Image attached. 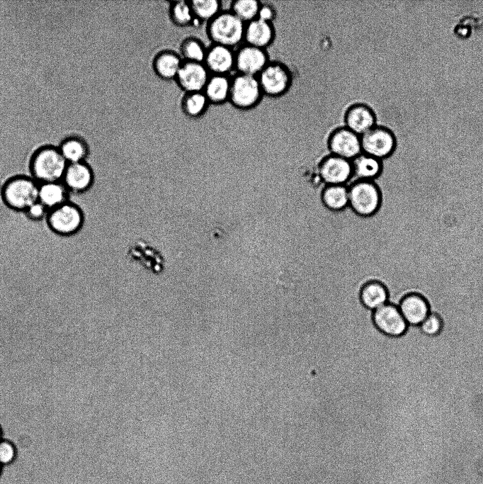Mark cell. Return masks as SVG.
<instances>
[{
  "mask_svg": "<svg viewBox=\"0 0 483 484\" xmlns=\"http://www.w3.org/2000/svg\"><path fill=\"white\" fill-rule=\"evenodd\" d=\"M351 161L329 154L320 164L319 173L327 185H345L352 176Z\"/></svg>",
  "mask_w": 483,
  "mask_h": 484,
  "instance_id": "14",
  "label": "cell"
},
{
  "mask_svg": "<svg viewBox=\"0 0 483 484\" xmlns=\"http://www.w3.org/2000/svg\"><path fill=\"white\" fill-rule=\"evenodd\" d=\"M16 456V449L13 442L7 439L0 441V463L9 464L13 461Z\"/></svg>",
  "mask_w": 483,
  "mask_h": 484,
  "instance_id": "32",
  "label": "cell"
},
{
  "mask_svg": "<svg viewBox=\"0 0 483 484\" xmlns=\"http://www.w3.org/2000/svg\"><path fill=\"white\" fill-rule=\"evenodd\" d=\"M171 21L178 27L190 26L195 19L190 1H174L169 6Z\"/></svg>",
  "mask_w": 483,
  "mask_h": 484,
  "instance_id": "28",
  "label": "cell"
},
{
  "mask_svg": "<svg viewBox=\"0 0 483 484\" xmlns=\"http://www.w3.org/2000/svg\"><path fill=\"white\" fill-rule=\"evenodd\" d=\"M273 37L271 23L256 18L246 23L244 40L247 45L264 49L271 43Z\"/></svg>",
  "mask_w": 483,
  "mask_h": 484,
  "instance_id": "19",
  "label": "cell"
},
{
  "mask_svg": "<svg viewBox=\"0 0 483 484\" xmlns=\"http://www.w3.org/2000/svg\"><path fill=\"white\" fill-rule=\"evenodd\" d=\"M207 48L195 37L184 39L180 45V55L183 61L204 63Z\"/></svg>",
  "mask_w": 483,
  "mask_h": 484,
  "instance_id": "27",
  "label": "cell"
},
{
  "mask_svg": "<svg viewBox=\"0 0 483 484\" xmlns=\"http://www.w3.org/2000/svg\"><path fill=\"white\" fill-rule=\"evenodd\" d=\"M195 18L202 21H210L221 11V2L218 0L190 1Z\"/></svg>",
  "mask_w": 483,
  "mask_h": 484,
  "instance_id": "29",
  "label": "cell"
},
{
  "mask_svg": "<svg viewBox=\"0 0 483 484\" xmlns=\"http://www.w3.org/2000/svg\"><path fill=\"white\" fill-rule=\"evenodd\" d=\"M352 176L345 184L347 187L359 181H370L381 171V161L365 153L351 160Z\"/></svg>",
  "mask_w": 483,
  "mask_h": 484,
  "instance_id": "18",
  "label": "cell"
},
{
  "mask_svg": "<svg viewBox=\"0 0 483 484\" xmlns=\"http://www.w3.org/2000/svg\"><path fill=\"white\" fill-rule=\"evenodd\" d=\"M62 181L69 193H83L93 186L94 173L86 162L68 164Z\"/></svg>",
  "mask_w": 483,
  "mask_h": 484,
  "instance_id": "13",
  "label": "cell"
},
{
  "mask_svg": "<svg viewBox=\"0 0 483 484\" xmlns=\"http://www.w3.org/2000/svg\"><path fill=\"white\" fill-rule=\"evenodd\" d=\"M67 165L58 147L45 145L32 154L29 170L31 177L43 184L62 181Z\"/></svg>",
  "mask_w": 483,
  "mask_h": 484,
  "instance_id": "1",
  "label": "cell"
},
{
  "mask_svg": "<svg viewBox=\"0 0 483 484\" xmlns=\"http://www.w3.org/2000/svg\"><path fill=\"white\" fill-rule=\"evenodd\" d=\"M235 53L232 48L213 44L207 49L204 64L213 74L227 75L234 68Z\"/></svg>",
  "mask_w": 483,
  "mask_h": 484,
  "instance_id": "15",
  "label": "cell"
},
{
  "mask_svg": "<svg viewBox=\"0 0 483 484\" xmlns=\"http://www.w3.org/2000/svg\"><path fill=\"white\" fill-rule=\"evenodd\" d=\"M1 465L0 463V473H1Z\"/></svg>",
  "mask_w": 483,
  "mask_h": 484,
  "instance_id": "36",
  "label": "cell"
},
{
  "mask_svg": "<svg viewBox=\"0 0 483 484\" xmlns=\"http://www.w3.org/2000/svg\"><path fill=\"white\" fill-rule=\"evenodd\" d=\"M263 94L257 77L238 74L231 79L229 100L237 108L248 109L259 101Z\"/></svg>",
  "mask_w": 483,
  "mask_h": 484,
  "instance_id": "6",
  "label": "cell"
},
{
  "mask_svg": "<svg viewBox=\"0 0 483 484\" xmlns=\"http://www.w3.org/2000/svg\"><path fill=\"white\" fill-rule=\"evenodd\" d=\"M398 308L409 325H420L430 313L428 303L424 298L417 294L405 296Z\"/></svg>",
  "mask_w": 483,
  "mask_h": 484,
  "instance_id": "17",
  "label": "cell"
},
{
  "mask_svg": "<svg viewBox=\"0 0 483 484\" xmlns=\"http://www.w3.org/2000/svg\"><path fill=\"white\" fill-rule=\"evenodd\" d=\"M362 152L380 160L392 155L397 147L394 134L389 128L375 125L360 136Z\"/></svg>",
  "mask_w": 483,
  "mask_h": 484,
  "instance_id": "5",
  "label": "cell"
},
{
  "mask_svg": "<svg viewBox=\"0 0 483 484\" xmlns=\"http://www.w3.org/2000/svg\"><path fill=\"white\" fill-rule=\"evenodd\" d=\"M181 55L173 50H162L154 57L152 62L155 74L162 79H176L183 63Z\"/></svg>",
  "mask_w": 483,
  "mask_h": 484,
  "instance_id": "20",
  "label": "cell"
},
{
  "mask_svg": "<svg viewBox=\"0 0 483 484\" xmlns=\"http://www.w3.org/2000/svg\"><path fill=\"white\" fill-rule=\"evenodd\" d=\"M246 23L229 11H221L208 22L207 32L214 44L232 48L244 36Z\"/></svg>",
  "mask_w": 483,
  "mask_h": 484,
  "instance_id": "3",
  "label": "cell"
},
{
  "mask_svg": "<svg viewBox=\"0 0 483 484\" xmlns=\"http://www.w3.org/2000/svg\"><path fill=\"white\" fill-rule=\"evenodd\" d=\"M419 328L426 335L436 336L442 328V322L437 315L429 313L426 318L421 323Z\"/></svg>",
  "mask_w": 483,
  "mask_h": 484,
  "instance_id": "31",
  "label": "cell"
},
{
  "mask_svg": "<svg viewBox=\"0 0 483 484\" xmlns=\"http://www.w3.org/2000/svg\"><path fill=\"white\" fill-rule=\"evenodd\" d=\"M360 299L365 307L374 311L388 303V293L381 283L370 282L362 288Z\"/></svg>",
  "mask_w": 483,
  "mask_h": 484,
  "instance_id": "24",
  "label": "cell"
},
{
  "mask_svg": "<svg viewBox=\"0 0 483 484\" xmlns=\"http://www.w3.org/2000/svg\"><path fill=\"white\" fill-rule=\"evenodd\" d=\"M2 437H3V432H2V430L0 427V441L2 440Z\"/></svg>",
  "mask_w": 483,
  "mask_h": 484,
  "instance_id": "35",
  "label": "cell"
},
{
  "mask_svg": "<svg viewBox=\"0 0 483 484\" xmlns=\"http://www.w3.org/2000/svg\"><path fill=\"white\" fill-rule=\"evenodd\" d=\"M275 17V11L271 5L261 4L256 18L271 23Z\"/></svg>",
  "mask_w": 483,
  "mask_h": 484,
  "instance_id": "34",
  "label": "cell"
},
{
  "mask_svg": "<svg viewBox=\"0 0 483 484\" xmlns=\"http://www.w3.org/2000/svg\"><path fill=\"white\" fill-rule=\"evenodd\" d=\"M204 63L183 61L176 79L186 92L203 91L210 77Z\"/></svg>",
  "mask_w": 483,
  "mask_h": 484,
  "instance_id": "12",
  "label": "cell"
},
{
  "mask_svg": "<svg viewBox=\"0 0 483 484\" xmlns=\"http://www.w3.org/2000/svg\"><path fill=\"white\" fill-rule=\"evenodd\" d=\"M39 184L30 176L17 175L7 179L1 190L4 203L10 209L24 212L38 201Z\"/></svg>",
  "mask_w": 483,
  "mask_h": 484,
  "instance_id": "2",
  "label": "cell"
},
{
  "mask_svg": "<svg viewBox=\"0 0 483 484\" xmlns=\"http://www.w3.org/2000/svg\"><path fill=\"white\" fill-rule=\"evenodd\" d=\"M348 188V205L358 215L368 216L379 208L380 195L377 187L370 181H359Z\"/></svg>",
  "mask_w": 483,
  "mask_h": 484,
  "instance_id": "7",
  "label": "cell"
},
{
  "mask_svg": "<svg viewBox=\"0 0 483 484\" xmlns=\"http://www.w3.org/2000/svg\"><path fill=\"white\" fill-rule=\"evenodd\" d=\"M344 120L345 127L359 136L376 125L375 113L364 104L351 106L345 113Z\"/></svg>",
  "mask_w": 483,
  "mask_h": 484,
  "instance_id": "16",
  "label": "cell"
},
{
  "mask_svg": "<svg viewBox=\"0 0 483 484\" xmlns=\"http://www.w3.org/2000/svg\"><path fill=\"white\" fill-rule=\"evenodd\" d=\"M208 103L203 91L188 92L182 99L181 108L186 116L197 118L205 113Z\"/></svg>",
  "mask_w": 483,
  "mask_h": 484,
  "instance_id": "26",
  "label": "cell"
},
{
  "mask_svg": "<svg viewBox=\"0 0 483 484\" xmlns=\"http://www.w3.org/2000/svg\"><path fill=\"white\" fill-rule=\"evenodd\" d=\"M230 86L231 79L227 75L212 74L210 76L203 91L209 103L221 104L229 100Z\"/></svg>",
  "mask_w": 483,
  "mask_h": 484,
  "instance_id": "22",
  "label": "cell"
},
{
  "mask_svg": "<svg viewBox=\"0 0 483 484\" xmlns=\"http://www.w3.org/2000/svg\"><path fill=\"white\" fill-rule=\"evenodd\" d=\"M268 62L264 49L247 44L235 53L234 68L239 74L258 77Z\"/></svg>",
  "mask_w": 483,
  "mask_h": 484,
  "instance_id": "11",
  "label": "cell"
},
{
  "mask_svg": "<svg viewBox=\"0 0 483 484\" xmlns=\"http://www.w3.org/2000/svg\"><path fill=\"white\" fill-rule=\"evenodd\" d=\"M257 77L263 94L270 96H278L284 94L291 81L289 70L278 62H268Z\"/></svg>",
  "mask_w": 483,
  "mask_h": 484,
  "instance_id": "8",
  "label": "cell"
},
{
  "mask_svg": "<svg viewBox=\"0 0 483 484\" xmlns=\"http://www.w3.org/2000/svg\"><path fill=\"white\" fill-rule=\"evenodd\" d=\"M325 206L340 210L348 206V188L346 185H327L322 194Z\"/></svg>",
  "mask_w": 483,
  "mask_h": 484,
  "instance_id": "25",
  "label": "cell"
},
{
  "mask_svg": "<svg viewBox=\"0 0 483 484\" xmlns=\"http://www.w3.org/2000/svg\"><path fill=\"white\" fill-rule=\"evenodd\" d=\"M49 228L60 236H72L82 228L84 214L76 204L67 201L49 210L45 218Z\"/></svg>",
  "mask_w": 483,
  "mask_h": 484,
  "instance_id": "4",
  "label": "cell"
},
{
  "mask_svg": "<svg viewBox=\"0 0 483 484\" xmlns=\"http://www.w3.org/2000/svg\"><path fill=\"white\" fill-rule=\"evenodd\" d=\"M49 210L39 201L31 204L23 213L32 221L45 219Z\"/></svg>",
  "mask_w": 483,
  "mask_h": 484,
  "instance_id": "33",
  "label": "cell"
},
{
  "mask_svg": "<svg viewBox=\"0 0 483 484\" xmlns=\"http://www.w3.org/2000/svg\"><path fill=\"white\" fill-rule=\"evenodd\" d=\"M58 149L68 164L86 162L89 154L86 142L82 137L74 135L65 137Z\"/></svg>",
  "mask_w": 483,
  "mask_h": 484,
  "instance_id": "23",
  "label": "cell"
},
{
  "mask_svg": "<svg viewBox=\"0 0 483 484\" xmlns=\"http://www.w3.org/2000/svg\"><path fill=\"white\" fill-rule=\"evenodd\" d=\"M373 322L378 330L390 337L402 335L408 326L398 307L390 303L373 311Z\"/></svg>",
  "mask_w": 483,
  "mask_h": 484,
  "instance_id": "10",
  "label": "cell"
},
{
  "mask_svg": "<svg viewBox=\"0 0 483 484\" xmlns=\"http://www.w3.org/2000/svg\"><path fill=\"white\" fill-rule=\"evenodd\" d=\"M326 147L331 154L350 161L362 153L360 136L346 127L331 133Z\"/></svg>",
  "mask_w": 483,
  "mask_h": 484,
  "instance_id": "9",
  "label": "cell"
},
{
  "mask_svg": "<svg viewBox=\"0 0 483 484\" xmlns=\"http://www.w3.org/2000/svg\"><path fill=\"white\" fill-rule=\"evenodd\" d=\"M69 193L62 181L39 184L38 201L48 210L69 201Z\"/></svg>",
  "mask_w": 483,
  "mask_h": 484,
  "instance_id": "21",
  "label": "cell"
},
{
  "mask_svg": "<svg viewBox=\"0 0 483 484\" xmlns=\"http://www.w3.org/2000/svg\"><path fill=\"white\" fill-rule=\"evenodd\" d=\"M261 4L255 0H237L232 3L230 11L244 23L257 18Z\"/></svg>",
  "mask_w": 483,
  "mask_h": 484,
  "instance_id": "30",
  "label": "cell"
}]
</instances>
